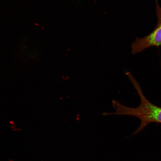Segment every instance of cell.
Segmentation results:
<instances>
[{"instance_id": "cell-1", "label": "cell", "mask_w": 161, "mask_h": 161, "mask_svg": "<svg viewBox=\"0 0 161 161\" xmlns=\"http://www.w3.org/2000/svg\"><path fill=\"white\" fill-rule=\"evenodd\" d=\"M126 74L140 96V103L137 107L131 108L114 101L113 102V106L116 110L114 114L134 116L140 120V124L134 134L142 130L150 123H161V107L153 104L147 99L139 83L130 72H128Z\"/></svg>"}, {"instance_id": "cell-2", "label": "cell", "mask_w": 161, "mask_h": 161, "mask_svg": "<svg viewBox=\"0 0 161 161\" xmlns=\"http://www.w3.org/2000/svg\"><path fill=\"white\" fill-rule=\"evenodd\" d=\"M156 9L157 22L153 30L143 38L136 37L131 44V52L135 54L141 52L146 49L152 47H158L161 46V7L158 0H156Z\"/></svg>"}]
</instances>
